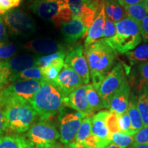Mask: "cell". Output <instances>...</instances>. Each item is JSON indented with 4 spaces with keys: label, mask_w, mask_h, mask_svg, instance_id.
<instances>
[{
    "label": "cell",
    "mask_w": 148,
    "mask_h": 148,
    "mask_svg": "<svg viewBox=\"0 0 148 148\" xmlns=\"http://www.w3.org/2000/svg\"><path fill=\"white\" fill-rule=\"evenodd\" d=\"M115 51L103 39L84 47L92 86L97 90L116 59Z\"/></svg>",
    "instance_id": "1"
},
{
    "label": "cell",
    "mask_w": 148,
    "mask_h": 148,
    "mask_svg": "<svg viewBox=\"0 0 148 148\" xmlns=\"http://www.w3.org/2000/svg\"><path fill=\"white\" fill-rule=\"evenodd\" d=\"M65 97L53 82L44 81L30 101V104L40 119L47 120L64 108Z\"/></svg>",
    "instance_id": "2"
},
{
    "label": "cell",
    "mask_w": 148,
    "mask_h": 148,
    "mask_svg": "<svg viewBox=\"0 0 148 148\" xmlns=\"http://www.w3.org/2000/svg\"><path fill=\"white\" fill-rule=\"evenodd\" d=\"M7 130L23 133L28 130L36 119L37 112L32 105L26 101L9 99L3 103Z\"/></svg>",
    "instance_id": "3"
},
{
    "label": "cell",
    "mask_w": 148,
    "mask_h": 148,
    "mask_svg": "<svg viewBox=\"0 0 148 148\" xmlns=\"http://www.w3.org/2000/svg\"><path fill=\"white\" fill-rule=\"evenodd\" d=\"M116 34L106 41L116 53H125L135 49L142 40L139 26L128 17L115 23Z\"/></svg>",
    "instance_id": "4"
},
{
    "label": "cell",
    "mask_w": 148,
    "mask_h": 148,
    "mask_svg": "<svg viewBox=\"0 0 148 148\" xmlns=\"http://www.w3.org/2000/svg\"><path fill=\"white\" fill-rule=\"evenodd\" d=\"M29 6L35 14L52 22L56 27H61L72 19L66 0H32Z\"/></svg>",
    "instance_id": "5"
},
{
    "label": "cell",
    "mask_w": 148,
    "mask_h": 148,
    "mask_svg": "<svg viewBox=\"0 0 148 148\" xmlns=\"http://www.w3.org/2000/svg\"><path fill=\"white\" fill-rule=\"evenodd\" d=\"M44 81L25 79L14 82L3 90L0 99V107L9 99H16L30 103L36 92Z\"/></svg>",
    "instance_id": "6"
},
{
    "label": "cell",
    "mask_w": 148,
    "mask_h": 148,
    "mask_svg": "<svg viewBox=\"0 0 148 148\" xmlns=\"http://www.w3.org/2000/svg\"><path fill=\"white\" fill-rule=\"evenodd\" d=\"M126 80V75L123 64L118 62L106 75L97 90L104 108L109 109L112 97Z\"/></svg>",
    "instance_id": "7"
},
{
    "label": "cell",
    "mask_w": 148,
    "mask_h": 148,
    "mask_svg": "<svg viewBox=\"0 0 148 148\" xmlns=\"http://www.w3.org/2000/svg\"><path fill=\"white\" fill-rule=\"evenodd\" d=\"M25 138L29 145L51 147L60 139V133L53 125L40 121L29 127Z\"/></svg>",
    "instance_id": "8"
},
{
    "label": "cell",
    "mask_w": 148,
    "mask_h": 148,
    "mask_svg": "<svg viewBox=\"0 0 148 148\" xmlns=\"http://www.w3.org/2000/svg\"><path fill=\"white\" fill-rule=\"evenodd\" d=\"M3 21L12 34L27 36L36 32V25L30 16L18 9H12L3 16Z\"/></svg>",
    "instance_id": "9"
},
{
    "label": "cell",
    "mask_w": 148,
    "mask_h": 148,
    "mask_svg": "<svg viewBox=\"0 0 148 148\" xmlns=\"http://www.w3.org/2000/svg\"><path fill=\"white\" fill-rule=\"evenodd\" d=\"M34 66H36V57L31 55H21L0 61V82L5 86L8 85L16 74Z\"/></svg>",
    "instance_id": "10"
},
{
    "label": "cell",
    "mask_w": 148,
    "mask_h": 148,
    "mask_svg": "<svg viewBox=\"0 0 148 148\" xmlns=\"http://www.w3.org/2000/svg\"><path fill=\"white\" fill-rule=\"evenodd\" d=\"M59 113L60 143L69 145L73 142L82 121L88 116L77 111L66 112L64 108Z\"/></svg>",
    "instance_id": "11"
},
{
    "label": "cell",
    "mask_w": 148,
    "mask_h": 148,
    "mask_svg": "<svg viewBox=\"0 0 148 148\" xmlns=\"http://www.w3.org/2000/svg\"><path fill=\"white\" fill-rule=\"evenodd\" d=\"M66 1L71 11L72 18H79L87 28L92 25L101 6L92 0H66Z\"/></svg>",
    "instance_id": "12"
},
{
    "label": "cell",
    "mask_w": 148,
    "mask_h": 148,
    "mask_svg": "<svg viewBox=\"0 0 148 148\" xmlns=\"http://www.w3.org/2000/svg\"><path fill=\"white\" fill-rule=\"evenodd\" d=\"M109 112L101 110L91 116V132L95 138L96 148H104L112 143L111 134L106 124Z\"/></svg>",
    "instance_id": "13"
},
{
    "label": "cell",
    "mask_w": 148,
    "mask_h": 148,
    "mask_svg": "<svg viewBox=\"0 0 148 148\" xmlns=\"http://www.w3.org/2000/svg\"><path fill=\"white\" fill-rule=\"evenodd\" d=\"M64 63L69 66L82 79L83 84L90 82V71L82 45H77L66 55Z\"/></svg>",
    "instance_id": "14"
},
{
    "label": "cell",
    "mask_w": 148,
    "mask_h": 148,
    "mask_svg": "<svg viewBox=\"0 0 148 148\" xmlns=\"http://www.w3.org/2000/svg\"><path fill=\"white\" fill-rule=\"evenodd\" d=\"M53 83L65 97L83 84L81 77L65 63Z\"/></svg>",
    "instance_id": "15"
},
{
    "label": "cell",
    "mask_w": 148,
    "mask_h": 148,
    "mask_svg": "<svg viewBox=\"0 0 148 148\" xmlns=\"http://www.w3.org/2000/svg\"><path fill=\"white\" fill-rule=\"evenodd\" d=\"M64 106L90 116L93 114L88 106L86 93V84L79 86L64 98Z\"/></svg>",
    "instance_id": "16"
},
{
    "label": "cell",
    "mask_w": 148,
    "mask_h": 148,
    "mask_svg": "<svg viewBox=\"0 0 148 148\" xmlns=\"http://www.w3.org/2000/svg\"><path fill=\"white\" fill-rule=\"evenodd\" d=\"M87 28L79 18L73 17L68 23L62 24L61 33L64 42L67 45H73L77 40L87 34Z\"/></svg>",
    "instance_id": "17"
},
{
    "label": "cell",
    "mask_w": 148,
    "mask_h": 148,
    "mask_svg": "<svg viewBox=\"0 0 148 148\" xmlns=\"http://www.w3.org/2000/svg\"><path fill=\"white\" fill-rule=\"evenodd\" d=\"M69 145L72 148H96L95 138L91 132V116L84 118L73 142Z\"/></svg>",
    "instance_id": "18"
},
{
    "label": "cell",
    "mask_w": 148,
    "mask_h": 148,
    "mask_svg": "<svg viewBox=\"0 0 148 148\" xmlns=\"http://www.w3.org/2000/svg\"><path fill=\"white\" fill-rule=\"evenodd\" d=\"M24 48L35 53L46 55L65 50L61 44L48 38H40L31 40L25 44Z\"/></svg>",
    "instance_id": "19"
},
{
    "label": "cell",
    "mask_w": 148,
    "mask_h": 148,
    "mask_svg": "<svg viewBox=\"0 0 148 148\" xmlns=\"http://www.w3.org/2000/svg\"><path fill=\"white\" fill-rule=\"evenodd\" d=\"M130 86L126 80L111 99L109 105L110 111L117 114L126 112L130 97Z\"/></svg>",
    "instance_id": "20"
},
{
    "label": "cell",
    "mask_w": 148,
    "mask_h": 148,
    "mask_svg": "<svg viewBox=\"0 0 148 148\" xmlns=\"http://www.w3.org/2000/svg\"><path fill=\"white\" fill-rule=\"evenodd\" d=\"M106 16L104 3H103L97 14L95 20L88 29L87 36H86L84 41L85 47H88L91 44L102 38L105 21H106Z\"/></svg>",
    "instance_id": "21"
},
{
    "label": "cell",
    "mask_w": 148,
    "mask_h": 148,
    "mask_svg": "<svg viewBox=\"0 0 148 148\" xmlns=\"http://www.w3.org/2000/svg\"><path fill=\"white\" fill-rule=\"evenodd\" d=\"M137 98L132 93L130 97L128 107L127 109V114L130 119L132 128L135 132H138L144 127L141 116L137 108Z\"/></svg>",
    "instance_id": "22"
},
{
    "label": "cell",
    "mask_w": 148,
    "mask_h": 148,
    "mask_svg": "<svg viewBox=\"0 0 148 148\" xmlns=\"http://www.w3.org/2000/svg\"><path fill=\"white\" fill-rule=\"evenodd\" d=\"M103 3L106 16L114 23L127 17L123 7L117 0H104Z\"/></svg>",
    "instance_id": "23"
},
{
    "label": "cell",
    "mask_w": 148,
    "mask_h": 148,
    "mask_svg": "<svg viewBox=\"0 0 148 148\" xmlns=\"http://www.w3.org/2000/svg\"><path fill=\"white\" fill-rule=\"evenodd\" d=\"M66 56V50H63L51 54L36 57V66L45 68L50 65L64 66Z\"/></svg>",
    "instance_id": "24"
},
{
    "label": "cell",
    "mask_w": 148,
    "mask_h": 148,
    "mask_svg": "<svg viewBox=\"0 0 148 148\" xmlns=\"http://www.w3.org/2000/svg\"><path fill=\"white\" fill-rule=\"evenodd\" d=\"M138 76L134 80L135 88L139 94H148V62L138 64Z\"/></svg>",
    "instance_id": "25"
},
{
    "label": "cell",
    "mask_w": 148,
    "mask_h": 148,
    "mask_svg": "<svg viewBox=\"0 0 148 148\" xmlns=\"http://www.w3.org/2000/svg\"><path fill=\"white\" fill-rule=\"evenodd\" d=\"M130 65L143 63L148 60V43L138 46L132 51L125 53Z\"/></svg>",
    "instance_id": "26"
},
{
    "label": "cell",
    "mask_w": 148,
    "mask_h": 148,
    "mask_svg": "<svg viewBox=\"0 0 148 148\" xmlns=\"http://www.w3.org/2000/svg\"><path fill=\"white\" fill-rule=\"evenodd\" d=\"M127 17L133 20L139 26L140 22L148 14L143 3L123 7Z\"/></svg>",
    "instance_id": "27"
},
{
    "label": "cell",
    "mask_w": 148,
    "mask_h": 148,
    "mask_svg": "<svg viewBox=\"0 0 148 148\" xmlns=\"http://www.w3.org/2000/svg\"><path fill=\"white\" fill-rule=\"evenodd\" d=\"M28 143L24 136L7 135L0 136V148H27Z\"/></svg>",
    "instance_id": "28"
},
{
    "label": "cell",
    "mask_w": 148,
    "mask_h": 148,
    "mask_svg": "<svg viewBox=\"0 0 148 148\" xmlns=\"http://www.w3.org/2000/svg\"><path fill=\"white\" fill-rule=\"evenodd\" d=\"M86 93L88 106L93 113L95 111H98L104 108L100 96L92 84H86Z\"/></svg>",
    "instance_id": "29"
},
{
    "label": "cell",
    "mask_w": 148,
    "mask_h": 148,
    "mask_svg": "<svg viewBox=\"0 0 148 148\" xmlns=\"http://www.w3.org/2000/svg\"><path fill=\"white\" fill-rule=\"evenodd\" d=\"M25 79H33V80H44L41 70L38 66L29 68L24 71L20 72L10 79V83H13L18 80H25Z\"/></svg>",
    "instance_id": "30"
},
{
    "label": "cell",
    "mask_w": 148,
    "mask_h": 148,
    "mask_svg": "<svg viewBox=\"0 0 148 148\" xmlns=\"http://www.w3.org/2000/svg\"><path fill=\"white\" fill-rule=\"evenodd\" d=\"M136 102L144 127L148 126V94H139Z\"/></svg>",
    "instance_id": "31"
},
{
    "label": "cell",
    "mask_w": 148,
    "mask_h": 148,
    "mask_svg": "<svg viewBox=\"0 0 148 148\" xmlns=\"http://www.w3.org/2000/svg\"><path fill=\"white\" fill-rule=\"evenodd\" d=\"M112 143L119 148H127L134 143L133 136L123 134L121 132H116L111 134Z\"/></svg>",
    "instance_id": "32"
},
{
    "label": "cell",
    "mask_w": 148,
    "mask_h": 148,
    "mask_svg": "<svg viewBox=\"0 0 148 148\" xmlns=\"http://www.w3.org/2000/svg\"><path fill=\"white\" fill-rule=\"evenodd\" d=\"M118 117H119V125L121 133L134 136L136 132L132 128V123H131L130 119L127 112L121 114H118Z\"/></svg>",
    "instance_id": "33"
},
{
    "label": "cell",
    "mask_w": 148,
    "mask_h": 148,
    "mask_svg": "<svg viewBox=\"0 0 148 148\" xmlns=\"http://www.w3.org/2000/svg\"><path fill=\"white\" fill-rule=\"evenodd\" d=\"M63 66L50 65L45 68H40L44 80L53 82L58 77Z\"/></svg>",
    "instance_id": "34"
},
{
    "label": "cell",
    "mask_w": 148,
    "mask_h": 148,
    "mask_svg": "<svg viewBox=\"0 0 148 148\" xmlns=\"http://www.w3.org/2000/svg\"><path fill=\"white\" fill-rule=\"evenodd\" d=\"M17 49L16 45L12 43L0 42V60H8L15 54Z\"/></svg>",
    "instance_id": "35"
},
{
    "label": "cell",
    "mask_w": 148,
    "mask_h": 148,
    "mask_svg": "<svg viewBox=\"0 0 148 148\" xmlns=\"http://www.w3.org/2000/svg\"><path fill=\"white\" fill-rule=\"evenodd\" d=\"M106 124L110 134L121 132L119 125V117L115 112L110 111L106 119Z\"/></svg>",
    "instance_id": "36"
},
{
    "label": "cell",
    "mask_w": 148,
    "mask_h": 148,
    "mask_svg": "<svg viewBox=\"0 0 148 148\" xmlns=\"http://www.w3.org/2000/svg\"><path fill=\"white\" fill-rule=\"evenodd\" d=\"M116 34V25L114 22H112L110 18L106 16L104 29H103L102 38L104 41H108L112 39Z\"/></svg>",
    "instance_id": "37"
},
{
    "label": "cell",
    "mask_w": 148,
    "mask_h": 148,
    "mask_svg": "<svg viewBox=\"0 0 148 148\" xmlns=\"http://www.w3.org/2000/svg\"><path fill=\"white\" fill-rule=\"evenodd\" d=\"M21 0H0V14H4L21 3Z\"/></svg>",
    "instance_id": "38"
},
{
    "label": "cell",
    "mask_w": 148,
    "mask_h": 148,
    "mask_svg": "<svg viewBox=\"0 0 148 148\" xmlns=\"http://www.w3.org/2000/svg\"><path fill=\"white\" fill-rule=\"evenodd\" d=\"M134 143L138 144H148V126L143 127L134 136Z\"/></svg>",
    "instance_id": "39"
},
{
    "label": "cell",
    "mask_w": 148,
    "mask_h": 148,
    "mask_svg": "<svg viewBox=\"0 0 148 148\" xmlns=\"http://www.w3.org/2000/svg\"><path fill=\"white\" fill-rule=\"evenodd\" d=\"M139 29L142 38L145 42L148 41V14L140 22Z\"/></svg>",
    "instance_id": "40"
},
{
    "label": "cell",
    "mask_w": 148,
    "mask_h": 148,
    "mask_svg": "<svg viewBox=\"0 0 148 148\" xmlns=\"http://www.w3.org/2000/svg\"><path fill=\"white\" fill-rule=\"evenodd\" d=\"M7 130L6 121L3 109L0 107V135L2 134Z\"/></svg>",
    "instance_id": "41"
},
{
    "label": "cell",
    "mask_w": 148,
    "mask_h": 148,
    "mask_svg": "<svg viewBox=\"0 0 148 148\" xmlns=\"http://www.w3.org/2000/svg\"><path fill=\"white\" fill-rule=\"evenodd\" d=\"M6 37V29H5V25L3 24L2 18L0 17V42H3Z\"/></svg>",
    "instance_id": "42"
},
{
    "label": "cell",
    "mask_w": 148,
    "mask_h": 148,
    "mask_svg": "<svg viewBox=\"0 0 148 148\" xmlns=\"http://www.w3.org/2000/svg\"><path fill=\"white\" fill-rule=\"evenodd\" d=\"M117 1L123 7L127 6V5L138 4V3H143L144 0H117Z\"/></svg>",
    "instance_id": "43"
},
{
    "label": "cell",
    "mask_w": 148,
    "mask_h": 148,
    "mask_svg": "<svg viewBox=\"0 0 148 148\" xmlns=\"http://www.w3.org/2000/svg\"><path fill=\"white\" fill-rule=\"evenodd\" d=\"M127 148H148V144H138L134 143Z\"/></svg>",
    "instance_id": "44"
},
{
    "label": "cell",
    "mask_w": 148,
    "mask_h": 148,
    "mask_svg": "<svg viewBox=\"0 0 148 148\" xmlns=\"http://www.w3.org/2000/svg\"><path fill=\"white\" fill-rule=\"evenodd\" d=\"M51 148H72L70 145H66L62 143H56L54 145L51 146Z\"/></svg>",
    "instance_id": "45"
},
{
    "label": "cell",
    "mask_w": 148,
    "mask_h": 148,
    "mask_svg": "<svg viewBox=\"0 0 148 148\" xmlns=\"http://www.w3.org/2000/svg\"><path fill=\"white\" fill-rule=\"evenodd\" d=\"M27 148H51V147H42V146L29 145L28 143V147H27Z\"/></svg>",
    "instance_id": "46"
},
{
    "label": "cell",
    "mask_w": 148,
    "mask_h": 148,
    "mask_svg": "<svg viewBox=\"0 0 148 148\" xmlns=\"http://www.w3.org/2000/svg\"><path fill=\"white\" fill-rule=\"evenodd\" d=\"M4 88H5V85H3L2 83L0 82V99H1V93H2V91L4 89Z\"/></svg>",
    "instance_id": "47"
},
{
    "label": "cell",
    "mask_w": 148,
    "mask_h": 148,
    "mask_svg": "<svg viewBox=\"0 0 148 148\" xmlns=\"http://www.w3.org/2000/svg\"><path fill=\"white\" fill-rule=\"evenodd\" d=\"M104 148H119V147H118L116 145H114V143H111L110 145H108V146H106V147H104Z\"/></svg>",
    "instance_id": "48"
},
{
    "label": "cell",
    "mask_w": 148,
    "mask_h": 148,
    "mask_svg": "<svg viewBox=\"0 0 148 148\" xmlns=\"http://www.w3.org/2000/svg\"><path fill=\"white\" fill-rule=\"evenodd\" d=\"M143 4L144 5L145 9L148 12V0H144V1L143 2Z\"/></svg>",
    "instance_id": "49"
}]
</instances>
